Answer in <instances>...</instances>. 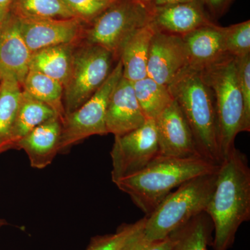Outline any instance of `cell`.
I'll return each mask as SVG.
<instances>
[{
  "label": "cell",
  "instance_id": "21",
  "mask_svg": "<svg viewBox=\"0 0 250 250\" xmlns=\"http://www.w3.org/2000/svg\"><path fill=\"white\" fill-rule=\"evenodd\" d=\"M22 88L31 97L52 108L62 121L63 119L64 88L60 82L41 72L29 70Z\"/></svg>",
  "mask_w": 250,
  "mask_h": 250
},
{
  "label": "cell",
  "instance_id": "29",
  "mask_svg": "<svg viewBox=\"0 0 250 250\" xmlns=\"http://www.w3.org/2000/svg\"><path fill=\"white\" fill-rule=\"evenodd\" d=\"M77 18L90 24L114 0H63Z\"/></svg>",
  "mask_w": 250,
  "mask_h": 250
},
{
  "label": "cell",
  "instance_id": "28",
  "mask_svg": "<svg viewBox=\"0 0 250 250\" xmlns=\"http://www.w3.org/2000/svg\"><path fill=\"white\" fill-rule=\"evenodd\" d=\"M237 75L243 103L242 132L250 131V54L235 58Z\"/></svg>",
  "mask_w": 250,
  "mask_h": 250
},
{
  "label": "cell",
  "instance_id": "22",
  "mask_svg": "<svg viewBox=\"0 0 250 250\" xmlns=\"http://www.w3.org/2000/svg\"><path fill=\"white\" fill-rule=\"evenodd\" d=\"M135 95L147 119L156 120L174 99L167 85L146 77L133 82Z\"/></svg>",
  "mask_w": 250,
  "mask_h": 250
},
{
  "label": "cell",
  "instance_id": "14",
  "mask_svg": "<svg viewBox=\"0 0 250 250\" xmlns=\"http://www.w3.org/2000/svg\"><path fill=\"white\" fill-rule=\"evenodd\" d=\"M146 120L135 95L132 82L122 77L108 101L106 113L108 134L123 136L140 127Z\"/></svg>",
  "mask_w": 250,
  "mask_h": 250
},
{
  "label": "cell",
  "instance_id": "2",
  "mask_svg": "<svg viewBox=\"0 0 250 250\" xmlns=\"http://www.w3.org/2000/svg\"><path fill=\"white\" fill-rule=\"evenodd\" d=\"M219 167L202 157L179 159L159 155L142 170L114 184L148 216L172 189L198 176L214 172Z\"/></svg>",
  "mask_w": 250,
  "mask_h": 250
},
{
  "label": "cell",
  "instance_id": "24",
  "mask_svg": "<svg viewBox=\"0 0 250 250\" xmlns=\"http://www.w3.org/2000/svg\"><path fill=\"white\" fill-rule=\"evenodd\" d=\"M11 14L19 19L77 18L63 0H13Z\"/></svg>",
  "mask_w": 250,
  "mask_h": 250
},
{
  "label": "cell",
  "instance_id": "31",
  "mask_svg": "<svg viewBox=\"0 0 250 250\" xmlns=\"http://www.w3.org/2000/svg\"><path fill=\"white\" fill-rule=\"evenodd\" d=\"M233 0H200L207 13L219 18L225 12Z\"/></svg>",
  "mask_w": 250,
  "mask_h": 250
},
{
  "label": "cell",
  "instance_id": "10",
  "mask_svg": "<svg viewBox=\"0 0 250 250\" xmlns=\"http://www.w3.org/2000/svg\"><path fill=\"white\" fill-rule=\"evenodd\" d=\"M155 123L159 155L179 159L202 157L188 123L175 100L161 112Z\"/></svg>",
  "mask_w": 250,
  "mask_h": 250
},
{
  "label": "cell",
  "instance_id": "4",
  "mask_svg": "<svg viewBox=\"0 0 250 250\" xmlns=\"http://www.w3.org/2000/svg\"><path fill=\"white\" fill-rule=\"evenodd\" d=\"M218 172L190 179L170 192L146 216L144 238L149 241L164 239L192 218L205 213L214 191Z\"/></svg>",
  "mask_w": 250,
  "mask_h": 250
},
{
  "label": "cell",
  "instance_id": "25",
  "mask_svg": "<svg viewBox=\"0 0 250 250\" xmlns=\"http://www.w3.org/2000/svg\"><path fill=\"white\" fill-rule=\"evenodd\" d=\"M147 217L131 224H123L116 232L94 236L85 250H132L143 236Z\"/></svg>",
  "mask_w": 250,
  "mask_h": 250
},
{
  "label": "cell",
  "instance_id": "3",
  "mask_svg": "<svg viewBox=\"0 0 250 250\" xmlns=\"http://www.w3.org/2000/svg\"><path fill=\"white\" fill-rule=\"evenodd\" d=\"M191 130L199 154L220 166L218 125L213 93L198 70L183 69L167 85Z\"/></svg>",
  "mask_w": 250,
  "mask_h": 250
},
{
  "label": "cell",
  "instance_id": "19",
  "mask_svg": "<svg viewBox=\"0 0 250 250\" xmlns=\"http://www.w3.org/2000/svg\"><path fill=\"white\" fill-rule=\"evenodd\" d=\"M75 44L45 47L31 54L29 70L41 72L58 81L65 87L70 70Z\"/></svg>",
  "mask_w": 250,
  "mask_h": 250
},
{
  "label": "cell",
  "instance_id": "5",
  "mask_svg": "<svg viewBox=\"0 0 250 250\" xmlns=\"http://www.w3.org/2000/svg\"><path fill=\"white\" fill-rule=\"evenodd\" d=\"M200 72L214 98L219 149L223 161L236 148L235 139L243 128V98L234 57L227 56Z\"/></svg>",
  "mask_w": 250,
  "mask_h": 250
},
{
  "label": "cell",
  "instance_id": "36",
  "mask_svg": "<svg viewBox=\"0 0 250 250\" xmlns=\"http://www.w3.org/2000/svg\"><path fill=\"white\" fill-rule=\"evenodd\" d=\"M1 24H0V33H1Z\"/></svg>",
  "mask_w": 250,
  "mask_h": 250
},
{
  "label": "cell",
  "instance_id": "30",
  "mask_svg": "<svg viewBox=\"0 0 250 250\" xmlns=\"http://www.w3.org/2000/svg\"><path fill=\"white\" fill-rule=\"evenodd\" d=\"M174 241L170 236L159 241H149L144 238V234L133 250H173Z\"/></svg>",
  "mask_w": 250,
  "mask_h": 250
},
{
  "label": "cell",
  "instance_id": "15",
  "mask_svg": "<svg viewBox=\"0 0 250 250\" xmlns=\"http://www.w3.org/2000/svg\"><path fill=\"white\" fill-rule=\"evenodd\" d=\"M152 22L158 31L182 37L214 23L200 1L153 6Z\"/></svg>",
  "mask_w": 250,
  "mask_h": 250
},
{
  "label": "cell",
  "instance_id": "20",
  "mask_svg": "<svg viewBox=\"0 0 250 250\" xmlns=\"http://www.w3.org/2000/svg\"><path fill=\"white\" fill-rule=\"evenodd\" d=\"M57 116L52 108L31 97L22 90V98L14 126L4 148L5 151L14 149L15 146L38 125ZM59 117V116H58Z\"/></svg>",
  "mask_w": 250,
  "mask_h": 250
},
{
  "label": "cell",
  "instance_id": "35",
  "mask_svg": "<svg viewBox=\"0 0 250 250\" xmlns=\"http://www.w3.org/2000/svg\"><path fill=\"white\" fill-rule=\"evenodd\" d=\"M139 1H142L143 3H146V4H152L153 0H139Z\"/></svg>",
  "mask_w": 250,
  "mask_h": 250
},
{
  "label": "cell",
  "instance_id": "12",
  "mask_svg": "<svg viewBox=\"0 0 250 250\" xmlns=\"http://www.w3.org/2000/svg\"><path fill=\"white\" fill-rule=\"evenodd\" d=\"M187 66L188 58L183 38L156 31L149 48L147 77L168 85Z\"/></svg>",
  "mask_w": 250,
  "mask_h": 250
},
{
  "label": "cell",
  "instance_id": "27",
  "mask_svg": "<svg viewBox=\"0 0 250 250\" xmlns=\"http://www.w3.org/2000/svg\"><path fill=\"white\" fill-rule=\"evenodd\" d=\"M223 47L228 55L242 57L250 54V21L221 27Z\"/></svg>",
  "mask_w": 250,
  "mask_h": 250
},
{
  "label": "cell",
  "instance_id": "8",
  "mask_svg": "<svg viewBox=\"0 0 250 250\" xmlns=\"http://www.w3.org/2000/svg\"><path fill=\"white\" fill-rule=\"evenodd\" d=\"M123 64L118 60L103 84L76 111L65 115L62 121L59 153L67 152L74 145L95 135L108 134L106 113L113 90L123 77Z\"/></svg>",
  "mask_w": 250,
  "mask_h": 250
},
{
  "label": "cell",
  "instance_id": "17",
  "mask_svg": "<svg viewBox=\"0 0 250 250\" xmlns=\"http://www.w3.org/2000/svg\"><path fill=\"white\" fill-rule=\"evenodd\" d=\"M188 52V66L201 71L228 54L223 47L221 27L215 23L182 36Z\"/></svg>",
  "mask_w": 250,
  "mask_h": 250
},
{
  "label": "cell",
  "instance_id": "26",
  "mask_svg": "<svg viewBox=\"0 0 250 250\" xmlns=\"http://www.w3.org/2000/svg\"><path fill=\"white\" fill-rule=\"evenodd\" d=\"M203 213L171 233L174 241L173 250H207L210 228Z\"/></svg>",
  "mask_w": 250,
  "mask_h": 250
},
{
  "label": "cell",
  "instance_id": "33",
  "mask_svg": "<svg viewBox=\"0 0 250 250\" xmlns=\"http://www.w3.org/2000/svg\"><path fill=\"white\" fill-rule=\"evenodd\" d=\"M196 1H200V0H153L152 4L154 6H159Z\"/></svg>",
  "mask_w": 250,
  "mask_h": 250
},
{
  "label": "cell",
  "instance_id": "23",
  "mask_svg": "<svg viewBox=\"0 0 250 250\" xmlns=\"http://www.w3.org/2000/svg\"><path fill=\"white\" fill-rule=\"evenodd\" d=\"M22 88L12 79L0 80V154L4 152L22 98Z\"/></svg>",
  "mask_w": 250,
  "mask_h": 250
},
{
  "label": "cell",
  "instance_id": "6",
  "mask_svg": "<svg viewBox=\"0 0 250 250\" xmlns=\"http://www.w3.org/2000/svg\"><path fill=\"white\" fill-rule=\"evenodd\" d=\"M153 5L139 0H116L85 29L83 40L120 59L125 43L152 21Z\"/></svg>",
  "mask_w": 250,
  "mask_h": 250
},
{
  "label": "cell",
  "instance_id": "32",
  "mask_svg": "<svg viewBox=\"0 0 250 250\" xmlns=\"http://www.w3.org/2000/svg\"><path fill=\"white\" fill-rule=\"evenodd\" d=\"M13 0H0V24H2L11 14Z\"/></svg>",
  "mask_w": 250,
  "mask_h": 250
},
{
  "label": "cell",
  "instance_id": "18",
  "mask_svg": "<svg viewBox=\"0 0 250 250\" xmlns=\"http://www.w3.org/2000/svg\"><path fill=\"white\" fill-rule=\"evenodd\" d=\"M156 31L151 21L137 31L122 49L119 59L123 64V77L132 83L147 77L149 48Z\"/></svg>",
  "mask_w": 250,
  "mask_h": 250
},
{
  "label": "cell",
  "instance_id": "34",
  "mask_svg": "<svg viewBox=\"0 0 250 250\" xmlns=\"http://www.w3.org/2000/svg\"><path fill=\"white\" fill-rule=\"evenodd\" d=\"M8 223L6 220H4V219H0V228H2V227L5 226V225H7Z\"/></svg>",
  "mask_w": 250,
  "mask_h": 250
},
{
  "label": "cell",
  "instance_id": "11",
  "mask_svg": "<svg viewBox=\"0 0 250 250\" xmlns=\"http://www.w3.org/2000/svg\"><path fill=\"white\" fill-rule=\"evenodd\" d=\"M18 19L23 39L32 53L52 46L77 45L83 39L85 28L78 18Z\"/></svg>",
  "mask_w": 250,
  "mask_h": 250
},
{
  "label": "cell",
  "instance_id": "37",
  "mask_svg": "<svg viewBox=\"0 0 250 250\" xmlns=\"http://www.w3.org/2000/svg\"><path fill=\"white\" fill-rule=\"evenodd\" d=\"M114 1H116V0H114Z\"/></svg>",
  "mask_w": 250,
  "mask_h": 250
},
{
  "label": "cell",
  "instance_id": "1",
  "mask_svg": "<svg viewBox=\"0 0 250 250\" xmlns=\"http://www.w3.org/2000/svg\"><path fill=\"white\" fill-rule=\"evenodd\" d=\"M205 213L215 228L213 250H228L238 228L250 218V169L246 155L236 148L219 167Z\"/></svg>",
  "mask_w": 250,
  "mask_h": 250
},
{
  "label": "cell",
  "instance_id": "16",
  "mask_svg": "<svg viewBox=\"0 0 250 250\" xmlns=\"http://www.w3.org/2000/svg\"><path fill=\"white\" fill-rule=\"evenodd\" d=\"M61 133L62 120L57 116L52 117L20 140L14 149H23L26 152L31 167L45 168L59 153Z\"/></svg>",
  "mask_w": 250,
  "mask_h": 250
},
{
  "label": "cell",
  "instance_id": "13",
  "mask_svg": "<svg viewBox=\"0 0 250 250\" xmlns=\"http://www.w3.org/2000/svg\"><path fill=\"white\" fill-rule=\"evenodd\" d=\"M31 54L21 34L19 20L10 14L1 24L0 33V80L12 79L22 86Z\"/></svg>",
  "mask_w": 250,
  "mask_h": 250
},
{
  "label": "cell",
  "instance_id": "7",
  "mask_svg": "<svg viewBox=\"0 0 250 250\" xmlns=\"http://www.w3.org/2000/svg\"><path fill=\"white\" fill-rule=\"evenodd\" d=\"M76 46L70 76L64 87L65 116L76 111L93 96L111 73L114 60L111 52L100 46L86 42Z\"/></svg>",
  "mask_w": 250,
  "mask_h": 250
},
{
  "label": "cell",
  "instance_id": "9",
  "mask_svg": "<svg viewBox=\"0 0 250 250\" xmlns=\"http://www.w3.org/2000/svg\"><path fill=\"white\" fill-rule=\"evenodd\" d=\"M159 155L155 120L147 119L137 129L115 136L111 152L112 181L114 183L142 170Z\"/></svg>",
  "mask_w": 250,
  "mask_h": 250
}]
</instances>
